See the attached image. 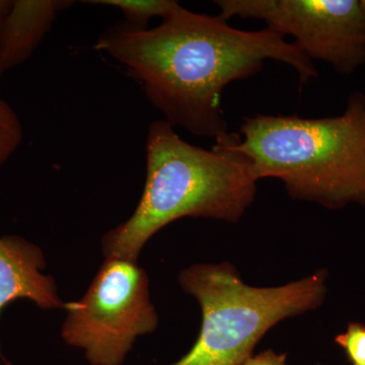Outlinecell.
Here are the masks:
<instances>
[{"label": "cell", "instance_id": "obj_1", "mask_svg": "<svg viewBox=\"0 0 365 365\" xmlns=\"http://www.w3.org/2000/svg\"><path fill=\"white\" fill-rule=\"evenodd\" d=\"M95 48L127 69L165 121L206 138L228 132L225 88L258 73L267 60L292 67L302 86L319 76L294 42L268 28L239 30L220 16L181 4L155 28L117 21L98 36Z\"/></svg>", "mask_w": 365, "mask_h": 365}, {"label": "cell", "instance_id": "obj_2", "mask_svg": "<svg viewBox=\"0 0 365 365\" xmlns=\"http://www.w3.org/2000/svg\"><path fill=\"white\" fill-rule=\"evenodd\" d=\"M239 139L227 132L206 150L185 141L165 120L150 123L143 195L130 218L103 237L106 259L137 262L153 235L181 218L239 222L258 182L248 157L237 150Z\"/></svg>", "mask_w": 365, "mask_h": 365}, {"label": "cell", "instance_id": "obj_3", "mask_svg": "<svg viewBox=\"0 0 365 365\" xmlns=\"http://www.w3.org/2000/svg\"><path fill=\"white\" fill-rule=\"evenodd\" d=\"M237 150L257 181L275 178L295 200L329 209L365 204V95L348 98L340 116L245 118Z\"/></svg>", "mask_w": 365, "mask_h": 365}, {"label": "cell", "instance_id": "obj_4", "mask_svg": "<svg viewBox=\"0 0 365 365\" xmlns=\"http://www.w3.org/2000/svg\"><path fill=\"white\" fill-rule=\"evenodd\" d=\"M179 282L201 307L195 344L170 365H241L276 324L321 306L326 273L278 287H250L228 263L198 264L182 271Z\"/></svg>", "mask_w": 365, "mask_h": 365}, {"label": "cell", "instance_id": "obj_5", "mask_svg": "<svg viewBox=\"0 0 365 365\" xmlns=\"http://www.w3.org/2000/svg\"><path fill=\"white\" fill-rule=\"evenodd\" d=\"M64 309L62 339L91 365H123L137 338L158 324L148 274L123 259H106L86 294Z\"/></svg>", "mask_w": 365, "mask_h": 365}, {"label": "cell", "instance_id": "obj_6", "mask_svg": "<svg viewBox=\"0 0 365 365\" xmlns=\"http://www.w3.org/2000/svg\"><path fill=\"white\" fill-rule=\"evenodd\" d=\"M220 18L264 21L278 35L292 36L309 59L341 74L365 64V14L359 0H216Z\"/></svg>", "mask_w": 365, "mask_h": 365}, {"label": "cell", "instance_id": "obj_7", "mask_svg": "<svg viewBox=\"0 0 365 365\" xmlns=\"http://www.w3.org/2000/svg\"><path fill=\"white\" fill-rule=\"evenodd\" d=\"M45 268L39 247L19 235L0 237V314L19 299L30 300L43 309H64L56 282L43 273Z\"/></svg>", "mask_w": 365, "mask_h": 365}, {"label": "cell", "instance_id": "obj_8", "mask_svg": "<svg viewBox=\"0 0 365 365\" xmlns=\"http://www.w3.org/2000/svg\"><path fill=\"white\" fill-rule=\"evenodd\" d=\"M69 0H16L0 35V78L25 63L39 47Z\"/></svg>", "mask_w": 365, "mask_h": 365}, {"label": "cell", "instance_id": "obj_9", "mask_svg": "<svg viewBox=\"0 0 365 365\" xmlns=\"http://www.w3.org/2000/svg\"><path fill=\"white\" fill-rule=\"evenodd\" d=\"M86 4L115 7L124 14L125 21L138 28H148L153 18H165L180 6L175 0H91Z\"/></svg>", "mask_w": 365, "mask_h": 365}, {"label": "cell", "instance_id": "obj_10", "mask_svg": "<svg viewBox=\"0 0 365 365\" xmlns=\"http://www.w3.org/2000/svg\"><path fill=\"white\" fill-rule=\"evenodd\" d=\"M23 138L24 128L20 117L0 96V165L13 157Z\"/></svg>", "mask_w": 365, "mask_h": 365}, {"label": "cell", "instance_id": "obj_11", "mask_svg": "<svg viewBox=\"0 0 365 365\" xmlns=\"http://www.w3.org/2000/svg\"><path fill=\"white\" fill-rule=\"evenodd\" d=\"M335 342L344 350L351 365H365V326L350 323L344 333L336 336Z\"/></svg>", "mask_w": 365, "mask_h": 365}, {"label": "cell", "instance_id": "obj_12", "mask_svg": "<svg viewBox=\"0 0 365 365\" xmlns=\"http://www.w3.org/2000/svg\"><path fill=\"white\" fill-rule=\"evenodd\" d=\"M241 365H287V354L266 350L258 355H251Z\"/></svg>", "mask_w": 365, "mask_h": 365}, {"label": "cell", "instance_id": "obj_13", "mask_svg": "<svg viewBox=\"0 0 365 365\" xmlns=\"http://www.w3.org/2000/svg\"><path fill=\"white\" fill-rule=\"evenodd\" d=\"M13 6V1L11 0H0V35H1L2 28H4V21L9 11Z\"/></svg>", "mask_w": 365, "mask_h": 365}, {"label": "cell", "instance_id": "obj_14", "mask_svg": "<svg viewBox=\"0 0 365 365\" xmlns=\"http://www.w3.org/2000/svg\"><path fill=\"white\" fill-rule=\"evenodd\" d=\"M360 1V6H361L362 11H364L365 14V0H359Z\"/></svg>", "mask_w": 365, "mask_h": 365}]
</instances>
